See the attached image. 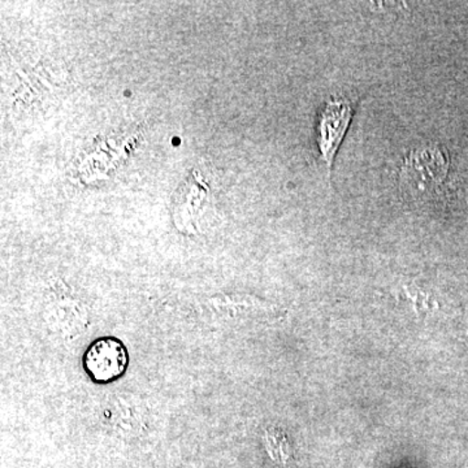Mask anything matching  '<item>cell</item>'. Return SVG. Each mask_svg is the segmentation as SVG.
<instances>
[{
    "mask_svg": "<svg viewBox=\"0 0 468 468\" xmlns=\"http://www.w3.org/2000/svg\"><path fill=\"white\" fill-rule=\"evenodd\" d=\"M354 103L347 98H334L326 101L319 113L318 146L320 156L325 163L326 171L331 174L335 154L340 149L351 119Z\"/></svg>",
    "mask_w": 468,
    "mask_h": 468,
    "instance_id": "obj_3",
    "label": "cell"
},
{
    "mask_svg": "<svg viewBox=\"0 0 468 468\" xmlns=\"http://www.w3.org/2000/svg\"><path fill=\"white\" fill-rule=\"evenodd\" d=\"M82 366L94 383H113L124 377L129 367L128 349L119 338H97L85 351Z\"/></svg>",
    "mask_w": 468,
    "mask_h": 468,
    "instance_id": "obj_2",
    "label": "cell"
},
{
    "mask_svg": "<svg viewBox=\"0 0 468 468\" xmlns=\"http://www.w3.org/2000/svg\"><path fill=\"white\" fill-rule=\"evenodd\" d=\"M451 168L448 150L440 144H426L409 154L399 172L403 194L414 201H426L442 186Z\"/></svg>",
    "mask_w": 468,
    "mask_h": 468,
    "instance_id": "obj_1",
    "label": "cell"
}]
</instances>
